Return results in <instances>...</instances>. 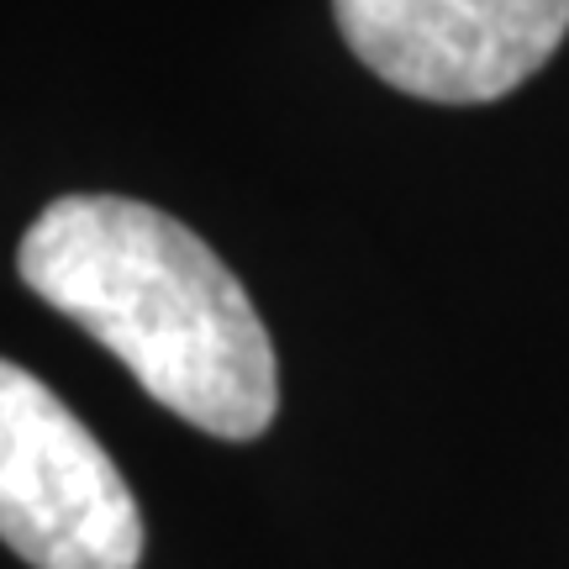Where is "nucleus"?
Wrapping results in <instances>:
<instances>
[{
    "label": "nucleus",
    "mask_w": 569,
    "mask_h": 569,
    "mask_svg": "<svg viewBox=\"0 0 569 569\" xmlns=\"http://www.w3.org/2000/svg\"><path fill=\"white\" fill-rule=\"evenodd\" d=\"M27 290L117 353L138 386L211 438L274 422V348L238 274L159 206L59 196L21 232Z\"/></svg>",
    "instance_id": "nucleus-1"
},
{
    "label": "nucleus",
    "mask_w": 569,
    "mask_h": 569,
    "mask_svg": "<svg viewBox=\"0 0 569 569\" xmlns=\"http://www.w3.org/2000/svg\"><path fill=\"white\" fill-rule=\"evenodd\" d=\"M0 538L32 569H138L142 511L96 432L0 359Z\"/></svg>",
    "instance_id": "nucleus-2"
},
{
    "label": "nucleus",
    "mask_w": 569,
    "mask_h": 569,
    "mask_svg": "<svg viewBox=\"0 0 569 569\" xmlns=\"http://www.w3.org/2000/svg\"><path fill=\"white\" fill-rule=\"evenodd\" d=\"M353 59L417 101L486 106L569 38V0H332Z\"/></svg>",
    "instance_id": "nucleus-3"
}]
</instances>
